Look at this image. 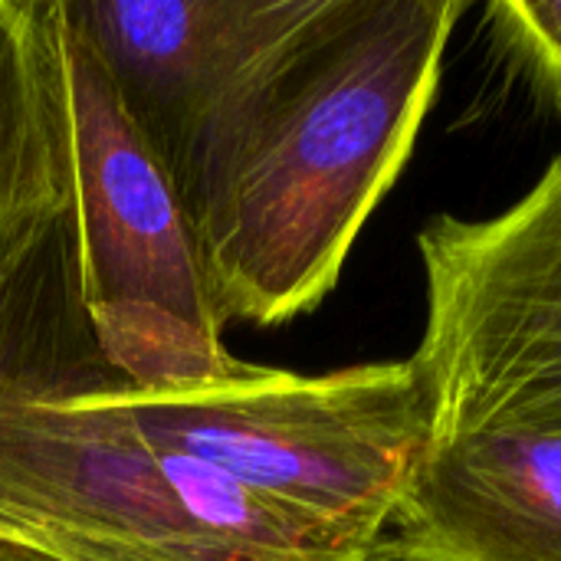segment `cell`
<instances>
[{"label": "cell", "mask_w": 561, "mask_h": 561, "mask_svg": "<svg viewBox=\"0 0 561 561\" xmlns=\"http://www.w3.org/2000/svg\"><path fill=\"white\" fill-rule=\"evenodd\" d=\"M463 3L316 0L210 128L181 194L230 322L312 312L404 171Z\"/></svg>", "instance_id": "6da1fadb"}, {"label": "cell", "mask_w": 561, "mask_h": 561, "mask_svg": "<svg viewBox=\"0 0 561 561\" xmlns=\"http://www.w3.org/2000/svg\"><path fill=\"white\" fill-rule=\"evenodd\" d=\"M115 378L0 398V529L82 561H388L151 444L112 404Z\"/></svg>", "instance_id": "7a4b0ae2"}, {"label": "cell", "mask_w": 561, "mask_h": 561, "mask_svg": "<svg viewBox=\"0 0 561 561\" xmlns=\"http://www.w3.org/2000/svg\"><path fill=\"white\" fill-rule=\"evenodd\" d=\"M108 398L151 444L381 549L431 444V404L411 358L325 375L230 358L191 385L115 378Z\"/></svg>", "instance_id": "3957f363"}, {"label": "cell", "mask_w": 561, "mask_h": 561, "mask_svg": "<svg viewBox=\"0 0 561 561\" xmlns=\"http://www.w3.org/2000/svg\"><path fill=\"white\" fill-rule=\"evenodd\" d=\"M49 13L69 135L76 286L95 348L131 388L204 381L233 355L184 194L66 0H49Z\"/></svg>", "instance_id": "277c9868"}, {"label": "cell", "mask_w": 561, "mask_h": 561, "mask_svg": "<svg viewBox=\"0 0 561 561\" xmlns=\"http://www.w3.org/2000/svg\"><path fill=\"white\" fill-rule=\"evenodd\" d=\"M417 250L427 312L411 362L431 440L561 434V151L513 207L486 220L444 214Z\"/></svg>", "instance_id": "5b68a950"}, {"label": "cell", "mask_w": 561, "mask_h": 561, "mask_svg": "<svg viewBox=\"0 0 561 561\" xmlns=\"http://www.w3.org/2000/svg\"><path fill=\"white\" fill-rule=\"evenodd\" d=\"M316 0H66L181 184L191 158Z\"/></svg>", "instance_id": "8992f818"}, {"label": "cell", "mask_w": 561, "mask_h": 561, "mask_svg": "<svg viewBox=\"0 0 561 561\" xmlns=\"http://www.w3.org/2000/svg\"><path fill=\"white\" fill-rule=\"evenodd\" d=\"M385 552L388 561H561V434L431 440Z\"/></svg>", "instance_id": "52a82bcc"}, {"label": "cell", "mask_w": 561, "mask_h": 561, "mask_svg": "<svg viewBox=\"0 0 561 561\" xmlns=\"http://www.w3.org/2000/svg\"><path fill=\"white\" fill-rule=\"evenodd\" d=\"M69 207V135L49 0H0V283Z\"/></svg>", "instance_id": "ba28073f"}, {"label": "cell", "mask_w": 561, "mask_h": 561, "mask_svg": "<svg viewBox=\"0 0 561 561\" xmlns=\"http://www.w3.org/2000/svg\"><path fill=\"white\" fill-rule=\"evenodd\" d=\"M108 371L79 306L66 217L0 283V398L23 388H62Z\"/></svg>", "instance_id": "9c48e42d"}, {"label": "cell", "mask_w": 561, "mask_h": 561, "mask_svg": "<svg viewBox=\"0 0 561 561\" xmlns=\"http://www.w3.org/2000/svg\"><path fill=\"white\" fill-rule=\"evenodd\" d=\"M490 13L561 105V0H506Z\"/></svg>", "instance_id": "30bf717a"}, {"label": "cell", "mask_w": 561, "mask_h": 561, "mask_svg": "<svg viewBox=\"0 0 561 561\" xmlns=\"http://www.w3.org/2000/svg\"><path fill=\"white\" fill-rule=\"evenodd\" d=\"M0 561H82L59 552V549H49L43 542H33L20 533H10V529H0Z\"/></svg>", "instance_id": "8fae6325"}]
</instances>
